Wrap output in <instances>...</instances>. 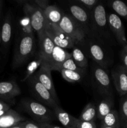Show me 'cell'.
Returning a JSON list of instances; mask_svg holds the SVG:
<instances>
[{"label":"cell","instance_id":"cell-1","mask_svg":"<svg viewBox=\"0 0 127 128\" xmlns=\"http://www.w3.org/2000/svg\"><path fill=\"white\" fill-rule=\"evenodd\" d=\"M36 41L34 35H19L17 41L12 60V69L20 67L34 52Z\"/></svg>","mask_w":127,"mask_h":128},{"label":"cell","instance_id":"cell-2","mask_svg":"<svg viewBox=\"0 0 127 128\" xmlns=\"http://www.w3.org/2000/svg\"><path fill=\"white\" fill-rule=\"evenodd\" d=\"M92 35L110 38V30L107 21V12L102 2H98L90 11Z\"/></svg>","mask_w":127,"mask_h":128},{"label":"cell","instance_id":"cell-3","mask_svg":"<svg viewBox=\"0 0 127 128\" xmlns=\"http://www.w3.org/2000/svg\"><path fill=\"white\" fill-rule=\"evenodd\" d=\"M21 107L37 122H49L57 120L53 110H51L46 105L34 100L30 99L22 100Z\"/></svg>","mask_w":127,"mask_h":128},{"label":"cell","instance_id":"cell-4","mask_svg":"<svg viewBox=\"0 0 127 128\" xmlns=\"http://www.w3.org/2000/svg\"><path fill=\"white\" fill-rule=\"evenodd\" d=\"M80 44H83V48L85 52L97 64L103 69L107 67L109 61L108 54L103 45H102L98 40L93 39L86 40L85 38Z\"/></svg>","mask_w":127,"mask_h":128},{"label":"cell","instance_id":"cell-5","mask_svg":"<svg viewBox=\"0 0 127 128\" xmlns=\"http://www.w3.org/2000/svg\"><path fill=\"white\" fill-rule=\"evenodd\" d=\"M58 25L71 38L76 45L83 42L87 36L82 26L69 14L64 13Z\"/></svg>","mask_w":127,"mask_h":128},{"label":"cell","instance_id":"cell-6","mask_svg":"<svg viewBox=\"0 0 127 128\" xmlns=\"http://www.w3.org/2000/svg\"><path fill=\"white\" fill-rule=\"evenodd\" d=\"M92 82L97 91L104 96H113L110 78L107 71L98 64L92 68Z\"/></svg>","mask_w":127,"mask_h":128},{"label":"cell","instance_id":"cell-7","mask_svg":"<svg viewBox=\"0 0 127 128\" xmlns=\"http://www.w3.org/2000/svg\"><path fill=\"white\" fill-rule=\"evenodd\" d=\"M44 31L56 46L63 49H70L75 46L74 41L58 24L47 22Z\"/></svg>","mask_w":127,"mask_h":128},{"label":"cell","instance_id":"cell-8","mask_svg":"<svg viewBox=\"0 0 127 128\" xmlns=\"http://www.w3.org/2000/svg\"><path fill=\"white\" fill-rule=\"evenodd\" d=\"M23 11L25 16L29 18L31 26L34 31L37 32V36L44 31L47 20L43 10L27 1L23 5Z\"/></svg>","mask_w":127,"mask_h":128},{"label":"cell","instance_id":"cell-9","mask_svg":"<svg viewBox=\"0 0 127 128\" xmlns=\"http://www.w3.org/2000/svg\"><path fill=\"white\" fill-rule=\"evenodd\" d=\"M27 81L34 96L40 102L52 109L59 105L55 101L49 91L36 79L34 75L31 76Z\"/></svg>","mask_w":127,"mask_h":128},{"label":"cell","instance_id":"cell-10","mask_svg":"<svg viewBox=\"0 0 127 128\" xmlns=\"http://www.w3.org/2000/svg\"><path fill=\"white\" fill-rule=\"evenodd\" d=\"M69 14L80 25L85 31L87 36L92 35L90 12H88L85 8L77 4H72L68 6Z\"/></svg>","mask_w":127,"mask_h":128},{"label":"cell","instance_id":"cell-11","mask_svg":"<svg viewBox=\"0 0 127 128\" xmlns=\"http://www.w3.org/2000/svg\"><path fill=\"white\" fill-rule=\"evenodd\" d=\"M107 21L111 32L115 38L117 42L123 47L127 44L124 25L120 16L117 14L110 12L107 13Z\"/></svg>","mask_w":127,"mask_h":128},{"label":"cell","instance_id":"cell-12","mask_svg":"<svg viewBox=\"0 0 127 128\" xmlns=\"http://www.w3.org/2000/svg\"><path fill=\"white\" fill-rule=\"evenodd\" d=\"M51 70L48 63L44 62L38 71L34 74L37 80L48 90L54 99L55 101L59 104V100L57 97L54 82L51 76Z\"/></svg>","mask_w":127,"mask_h":128},{"label":"cell","instance_id":"cell-13","mask_svg":"<svg viewBox=\"0 0 127 128\" xmlns=\"http://www.w3.org/2000/svg\"><path fill=\"white\" fill-rule=\"evenodd\" d=\"M112 76L116 90L120 96L127 94V71L119 65L112 71Z\"/></svg>","mask_w":127,"mask_h":128},{"label":"cell","instance_id":"cell-14","mask_svg":"<svg viewBox=\"0 0 127 128\" xmlns=\"http://www.w3.org/2000/svg\"><path fill=\"white\" fill-rule=\"evenodd\" d=\"M12 34V16L10 13H7L2 24L1 33V51L2 55L5 56L9 48Z\"/></svg>","mask_w":127,"mask_h":128},{"label":"cell","instance_id":"cell-15","mask_svg":"<svg viewBox=\"0 0 127 128\" xmlns=\"http://www.w3.org/2000/svg\"><path fill=\"white\" fill-rule=\"evenodd\" d=\"M39 53L44 60V62L49 64L51 60L52 51L56 45L54 44L45 31L38 35Z\"/></svg>","mask_w":127,"mask_h":128},{"label":"cell","instance_id":"cell-16","mask_svg":"<svg viewBox=\"0 0 127 128\" xmlns=\"http://www.w3.org/2000/svg\"><path fill=\"white\" fill-rule=\"evenodd\" d=\"M70 57H72L71 53L67 52L65 49L55 46L49 65L52 71H57L60 72L62 64Z\"/></svg>","mask_w":127,"mask_h":128},{"label":"cell","instance_id":"cell-17","mask_svg":"<svg viewBox=\"0 0 127 128\" xmlns=\"http://www.w3.org/2000/svg\"><path fill=\"white\" fill-rule=\"evenodd\" d=\"M21 89L14 81L0 82V98L10 100L21 94Z\"/></svg>","mask_w":127,"mask_h":128},{"label":"cell","instance_id":"cell-18","mask_svg":"<svg viewBox=\"0 0 127 128\" xmlns=\"http://www.w3.org/2000/svg\"><path fill=\"white\" fill-rule=\"evenodd\" d=\"M56 119L65 128H77L78 119L68 114L57 105L52 109Z\"/></svg>","mask_w":127,"mask_h":128},{"label":"cell","instance_id":"cell-19","mask_svg":"<svg viewBox=\"0 0 127 128\" xmlns=\"http://www.w3.org/2000/svg\"><path fill=\"white\" fill-rule=\"evenodd\" d=\"M25 120L24 116L10 109L0 118V128H11L25 121Z\"/></svg>","mask_w":127,"mask_h":128},{"label":"cell","instance_id":"cell-20","mask_svg":"<svg viewBox=\"0 0 127 128\" xmlns=\"http://www.w3.org/2000/svg\"><path fill=\"white\" fill-rule=\"evenodd\" d=\"M114 104L113 96H105L98 103L97 106V118L100 120H102L106 115L113 110V106Z\"/></svg>","mask_w":127,"mask_h":128},{"label":"cell","instance_id":"cell-21","mask_svg":"<svg viewBox=\"0 0 127 128\" xmlns=\"http://www.w3.org/2000/svg\"><path fill=\"white\" fill-rule=\"evenodd\" d=\"M44 12L47 22L56 24H59L64 14V12L55 5H49Z\"/></svg>","mask_w":127,"mask_h":128},{"label":"cell","instance_id":"cell-22","mask_svg":"<svg viewBox=\"0 0 127 128\" xmlns=\"http://www.w3.org/2000/svg\"><path fill=\"white\" fill-rule=\"evenodd\" d=\"M44 62V60L39 52H37L36 58L33 61L29 62L26 68V71L25 72V75L21 81H27L31 76L34 75V74L38 71L39 69L41 66L42 64Z\"/></svg>","mask_w":127,"mask_h":128},{"label":"cell","instance_id":"cell-23","mask_svg":"<svg viewBox=\"0 0 127 128\" xmlns=\"http://www.w3.org/2000/svg\"><path fill=\"white\" fill-rule=\"evenodd\" d=\"M71 56L77 66L82 69L86 70L88 66V60L86 57L85 54L80 48L77 47L76 46L73 47L71 52Z\"/></svg>","mask_w":127,"mask_h":128},{"label":"cell","instance_id":"cell-24","mask_svg":"<svg viewBox=\"0 0 127 128\" xmlns=\"http://www.w3.org/2000/svg\"><path fill=\"white\" fill-rule=\"evenodd\" d=\"M97 117V106L94 103L89 102L83 108L78 120L82 121H95Z\"/></svg>","mask_w":127,"mask_h":128},{"label":"cell","instance_id":"cell-25","mask_svg":"<svg viewBox=\"0 0 127 128\" xmlns=\"http://www.w3.org/2000/svg\"><path fill=\"white\" fill-rule=\"evenodd\" d=\"M101 122H102L101 125L103 126L113 128H120V122L118 112L117 110H113L101 120Z\"/></svg>","mask_w":127,"mask_h":128},{"label":"cell","instance_id":"cell-26","mask_svg":"<svg viewBox=\"0 0 127 128\" xmlns=\"http://www.w3.org/2000/svg\"><path fill=\"white\" fill-rule=\"evenodd\" d=\"M110 6L118 16L127 21V3L121 0H113L110 2Z\"/></svg>","mask_w":127,"mask_h":128},{"label":"cell","instance_id":"cell-27","mask_svg":"<svg viewBox=\"0 0 127 128\" xmlns=\"http://www.w3.org/2000/svg\"><path fill=\"white\" fill-rule=\"evenodd\" d=\"M120 128H127V94L122 96L120 101L119 112Z\"/></svg>","mask_w":127,"mask_h":128},{"label":"cell","instance_id":"cell-28","mask_svg":"<svg viewBox=\"0 0 127 128\" xmlns=\"http://www.w3.org/2000/svg\"><path fill=\"white\" fill-rule=\"evenodd\" d=\"M60 72L62 74V78L69 82H80L85 76V73L64 69L61 70Z\"/></svg>","mask_w":127,"mask_h":128},{"label":"cell","instance_id":"cell-29","mask_svg":"<svg viewBox=\"0 0 127 128\" xmlns=\"http://www.w3.org/2000/svg\"><path fill=\"white\" fill-rule=\"evenodd\" d=\"M20 34L19 35H34V30L31 26L29 18L25 16L19 22Z\"/></svg>","mask_w":127,"mask_h":128},{"label":"cell","instance_id":"cell-30","mask_svg":"<svg viewBox=\"0 0 127 128\" xmlns=\"http://www.w3.org/2000/svg\"><path fill=\"white\" fill-rule=\"evenodd\" d=\"M70 70V71H77V72H82V73H85V69H82L77 66L75 62L73 60L72 57L69 58L67 59L62 65L61 67V70Z\"/></svg>","mask_w":127,"mask_h":128},{"label":"cell","instance_id":"cell-31","mask_svg":"<svg viewBox=\"0 0 127 128\" xmlns=\"http://www.w3.org/2000/svg\"><path fill=\"white\" fill-rule=\"evenodd\" d=\"M76 4L85 8H88L91 10L99 2L98 0H77L75 1Z\"/></svg>","mask_w":127,"mask_h":128},{"label":"cell","instance_id":"cell-32","mask_svg":"<svg viewBox=\"0 0 127 128\" xmlns=\"http://www.w3.org/2000/svg\"><path fill=\"white\" fill-rule=\"evenodd\" d=\"M30 2L43 11L49 6V1L48 0H32Z\"/></svg>","mask_w":127,"mask_h":128},{"label":"cell","instance_id":"cell-33","mask_svg":"<svg viewBox=\"0 0 127 128\" xmlns=\"http://www.w3.org/2000/svg\"><path fill=\"white\" fill-rule=\"evenodd\" d=\"M17 125L21 128H41L37 122L29 120H25L22 122H19Z\"/></svg>","mask_w":127,"mask_h":128},{"label":"cell","instance_id":"cell-34","mask_svg":"<svg viewBox=\"0 0 127 128\" xmlns=\"http://www.w3.org/2000/svg\"><path fill=\"white\" fill-rule=\"evenodd\" d=\"M121 65L127 71V44L123 46L120 52Z\"/></svg>","mask_w":127,"mask_h":128},{"label":"cell","instance_id":"cell-35","mask_svg":"<svg viewBox=\"0 0 127 128\" xmlns=\"http://www.w3.org/2000/svg\"><path fill=\"white\" fill-rule=\"evenodd\" d=\"M77 128H97L95 121H82L78 120Z\"/></svg>","mask_w":127,"mask_h":128},{"label":"cell","instance_id":"cell-36","mask_svg":"<svg viewBox=\"0 0 127 128\" xmlns=\"http://www.w3.org/2000/svg\"><path fill=\"white\" fill-rule=\"evenodd\" d=\"M41 128H62L57 125L52 124L49 122H37Z\"/></svg>","mask_w":127,"mask_h":128},{"label":"cell","instance_id":"cell-37","mask_svg":"<svg viewBox=\"0 0 127 128\" xmlns=\"http://www.w3.org/2000/svg\"><path fill=\"white\" fill-rule=\"evenodd\" d=\"M10 110V105L3 101H0V111H8Z\"/></svg>","mask_w":127,"mask_h":128},{"label":"cell","instance_id":"cell-38","mask_svg":"<svg viewBox=\"0 0 127 128\" xmlns=\"http://www.w3.org/2000/svg\"><path fill=\"white\" fill-rule=\"evenodd\" d=\"M7 111H0V118H1V116H3V115L4 114L6 113V112H7Z\"/></svg>","mask_w":127,"mask_h":128},{"label":"cell","instance_id":"cell-39","mask_svg":"<svg viewBox=\"0 0 127 128\" xmlns=\"http://www.w3.org/2000/svg\"><path fill=\"white\" fill-rule=\"evenodd\" d=\"M101 128H113L108 127V126H103V125H101Z\"/></svg>","mask_w":127,"mask_h":128},{"label":"cell","instance_id":"cell-40","mask_svg":"<svg viewBox=\"0 0 127 128\" xmlns=\"http://www.w3.org/2000/svg\"><path fill=\"white\" fill-rule=\"evenodd\" d=\"M21 128L20 127V126H19L18 125H16V126H13V127H12V128Z\"/></svg>","mask_w":127,"mask_h":128},{"label":"cell","instance_id":"cell-41","mask_svg":"<svg viewBox=\"0 0 127 128\" xmlns=\"http://www.w3.org/2000/svg\"><path fill=\"white\" fill-rule=\"evenodd\" d=\"M1 6H2V2L0 1V14H1Z\"/></svg>","mask_w":127,"mask_h":128}]
</instances>
